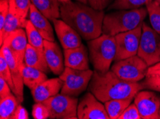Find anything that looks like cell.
<instances>
[{
	"label": "cell",
	"instance_id": "6da1fadb",
	"mask_svg": "<svg viewBox=\"0 0 160 119\" xmlns=\"http://www.w3.org/2000/svg\"><path fill=\"white\" fill-rule=\"evenodd\" d=\"M103 11H98L81 2H71L60 6V18L76 30L85 40L102 34Z\"/></svg>",
	"mask_w": 160,
	"mask_h": 119
},
{
	"label": "cell",
	"instance_id": "7a4b0ae2",
	"mask_svg": "<svg viewBox=\"0 0 160 119\" xmlns=\"http://www.w3.org/2000/svg\"><path fill=\"white\" fill-rule=\"evenodd\" d=\"M144 89L142 83L124 81L111 70L104 73L93 71L88 86L89 91L102 103L114 99H134Z\"/></svg>",
	"mask_w": 160,
	"mask_h": 119
},
{
	"label": "cell",
	"instance_id": "3957f363",
	"mask_svg": "<svg viewBox=\"0 0 160 119\" xmlns=\"http://www.w3.org/2000/svg\"><path fill=\"white\" fill-rule=\"evenodd\" d=\"M147 15V9L143 7L111 12L104 16L102 32L107 35L116 36L133 30L142 25Z\"/></svg>",
	"mask_w": 160,
	"mask_h": 119
},
{
	"label": "cell",
	"instance_id": "277c9868",
	"mask_svg": "<svg viewBox=\"0 0 160 119\" xmlns=\"http://www.w3.org/2000/svg\"><path fill=\"white\" fill-rule=\"evenodd\" d=\"M90 59L95 71L106 72L109 70L111 63L114 61L116 44L115 36L102 34L98 38L88 42Z\"/></svg>",
	"mask_w": 160,
	"mask_h": 119
},
{
	"label": "cell",
	"instance_id": "5b68a950",
	"mask_svg": "<svg viewBox=\"0 0 160 119\" xmlns=\"http://www.w3.org/2000/svg\"><path fill=\"white\" fill-rule=\"evenodd\" d=\"M91 69L78 70L65 66L59 76L62 81L61 94L74 97L78 96L88 88L93 76Z\"/></svg>",
	"mask_w": 160,
	"mask_h": 119
},
{
	"label": "cell",
	"instance_id": "8992f818",
	"mask_svg": "<svg viewBox=\"0 0 160 119\" xmlns=\"http://www.w3.org/2000/svg\"><path fill=\"white\" fill-rule=\"evenodd\" d=\"M149 66L138 55L115 62L111 70L124 81L139 82L146 78Z\"/></svg>",
	"mask_w": 160,
	"mask_h": 119
},
{
	"label": "cell",
	"instance_id": "52a82bcc",
	"mask_svg": "<svg viewBox=\"0 0 160 119\" xmlns=\"http://www.w3.org/2000/svg\"><path fill=\"white\" fill-rule=\"evenodd\" d=\"M137 55L149 66L160 62V35L145 22L142 24V32Z\"/></svg>",
	"mask_w": 160,
	"mask_h": 119
},
{
	"label": "cell",
	"instance_id": "ba28073f",
	"mask_svg": "<svg viewBox=\"0 0 160 119\" xmlns=\"http://www.w3.org/2000/svg\"><path fill=\"white\" fill-rule=\"evenodd\" d=\"M49 111L51 119L78 118L77 110L78 99L76 97L58 94L43 101Z\"/></svg>",
	"mask_w": 160,
	"mask_h": 119
},
{
	"label": "cell",
	"instance_id": "9c48e42d",
	"mask_svg": "<svg viewBox=\"0 0 160 119\" xmlns=\"http://www.w3.org/2000/svg\"><path fill=\"white\" fill-rule=\"evenodd\" d=\"M142 32V25L133 30L118 34L115 36L116 52L115 62L137 55Z\"/></svg>",
	"mask_w": 160,
	"mask_h": 119
},
{
	"label": "cell",
	"instance_id": "30bf717a",
	"mask_svg": "<svg viewBox=\"0 0 160 119\" xmlns=\"http://www.w3.org/2000/svg\"><path fill=\"white\" fill-rule=\"evenodd\" d=\"M137 106L142 119H160V96L150 91H139L134 96Z\"/></svg>",
	"mask_w": 160,
	"mask_h": 119
},
{
	"label": "cell",
	"instance_id": "8fae6325",
	"mask_svg": "<svg viewBox=\"0 0 160 119\" xmlns=\"http://www.w3.org/2000/svg\"><path fill=\"white\" fill-rule=\"evenodd\" d=\"M77 116L79 119H110L105 106L91 92L85 94L80 100Z\"/></svg>",
	"mask_w": 160,
	"mask_h": 119
},
{
	"label": "cell",
	"instance_id": "7c38bea8",
	"mask_svg": "<svg viewBox=\"0 0 160 119\" xmlns=\"http://www.w3.org/2000/svg\"><path fill=\"white\" fill-rule=\"evenodd\" d=\"M52 21L63 49L77 48L82 44L81 35L62 19H55Z\"/></svg>",
	"mask_w": 160,
	"mask_h": 119
},
{
	"label": "cell",
	"instance_id": "4fadbf2b",
	"mask_svg": "<svg viewBox=\"0 0 160 119\" xmlns=\"http://www.w3.org/2000/svg\"><path fill=\"white\" fill-rule=\"evenodd\" d=\"M3 44L6 45L10 49L16 59H18L19 64H22L28 45L26 31L24 30L22 28H19L12 31L4 39Z\"/></svg>",
	"mask_w": 160,
	"mask_h": 119
},
{
	"label": "cell",
	"instance_id": "5bb4252c",
	"mask_svg": "<svg viewBox=\"0 0 160 119\" xmlns=\"http://www.w3.org/2000/svg\"><path fill=\"white\" fill-rule=\"evenodd\" d=\"M44 54L48 67L55 75L60 74L65 69V60L59 45L55 42L44 39Z\"/></svg>",
	"mask_w": 160,
	"mask_h": 119
},
{
	"label": "cell",
	"instance_id": "9a60e30c",
	"mask_svg": "<svg viewBox=\"0 0 160 119\" xmlns=\"http://www.w3.org/2000/svg\"><path fill=\"white\" fill-rule=\"evenodd\" d=\"M1 53L5 58L7 64L10 69L12 76L14 86H15V94L14 95L19 101L22 103L23 101V94H24V82L22 76V74L19 69V64L18 59L14 57L10 49L7 47L6 45L3 44L1 46Z\"/></svg>",
	"mask_w": 160,
	"mask_h": 119
},
{
	"label": "cell",
	"instance_id": "2e32d148",
	"mask_svg": "<svg viewBox=\"0 0 160 119\" xmlns=\"http://www.w3.org/2000/svg\"><path fill=\"white\" fill-rule=\"evenodd\" d=\"M65 66L78 70L89 69L88 50L82 43L80 47L64 49Z\"/></svg>",
	"mask_w": 160,
	"mask_h": 119
},
{
	"label": "cell",
	"instance_id": "e0dca14e",
	"mask_svg": "<svg viewBox=\"0 0 160 119\" xmlns=\"http://www.w3.org/2000/svg\"><path fill=\"white\" fill-rule=\"evenodd\" d=\"M62 81L60 78L47 79L31 90L32 98L35 103L43 102L54 96L61 91Z\"/></svg>",
	"mask_w": 160,
	"mask_h": 119
},
{
	"label": "cell",
	"instance_id": "ac0fdd59",
	"mask_svg": "<svg viewBox=\"0 0 160 119\" xmlns=\"http://www.w3.org/2000/svg\"><path fill=\"white\" fill-rule=\"evenodd\" d=\"M28 16L29 20L37 29L45 40L55 42L54 32L49 19L43 15L40 11H38L32 4H31Z\"/></svg>",
	"mask_w": 160,
	"mask_h": 119
},
{
	"label": "cell",
	"instance_id": "d6986e66",
	"mask_svg": "<svg viewBox=\"0 0 160 119\" xmlns=\"http://www.w3.org/2000/svg\"><path fill=\"white\" fill-rule=\"evenodd\" d=\"M26 21L23 20L17 9L14 0H9V9L7 14L4 28L0 31V43L1 46L9 34L18 30L19 28H25Z\"/></svg>",
	"mask_w": 160,
	"mask_h": 119
},
{
	"label": "cell",
	"instance_id": "ffe728a7",
	"mask_svg": "<svg viewBox=\"0 0 160 119\" xmlns=\"http://www.w3.org/2000/svg\"><path fill=\"white\" fill-rule=\"evenodd\" d=\"M24 84L30 90L48 79L45 72L35 68L29 66L25 62L19 65Z\"/></svg>",
	"mask_w": 160,
	"mask_h": 119
},
{
	"label": "cell",
	"instance_id": "44dd1931",
	"mask_svg": "<svg viewBox=\"0 0 160 119\" xmlns=\"http://www.w3.org/2000/svg\"><path fill=\"white\" fill-rule=\"evenodd\" d=\"M24 62L29 66L35 68L45 73L49 71V67L46 62L44 51H40L28 43Z\"/></svg>",
	"mask_w": 160,
	"mask_h": 119
},
{
	"label": "cell",
	"instance_id": "7402d4cb",
	"mask_svg": "<svg viewBox=\"0 0 160 119\" xmlns=\"http://www.w3.org/2000/svg\"><path fill=\"white\" fill-rule=\"evenodd\" d=\"M38 11L49 20L60 17V3L58 0H30Z\"/></svg>",
	"mask_w": 160,
	"mask_h": 119
},
{
	"label": "cell",
	"instance_id": "603a6c76",
	"mask_svg": "<svg viewBox=\"0 0 160 119\" xmlns=\"http://www.w3.org/2000/svg\"><path fill=\"white\" fill-rule=\"evenodd\" d=\"M133 99H114L104 103L106 112L110 119H118Z\"/></svg>",
	"mask_w": 160,
	"mask_h": 119
},
{
	"label": "cell",
	"instance_id": "cb8c5ba5",
	"mask_svg": "<svg viewBox=\"0 0 160 119\" xmlns=\"http://www.w3.org/2000/svg\"><path fill=\"white\" fill-rule=\"evenodd\" d=\"M21 103L14 94L0 99V118L12 119L16 109Z\"/></svg>",
	"mask_w": 160,
	"mask_h": 119
},
{
	"label": "cell",
	"instance_id": "d4e9b609",
	"mask_svg": "<svg viewBox=\"0 0 160 119\" xmlns=\"http://www.w3.org/2000/svg\"><path fill=\"white\" fill-rule=\"evenodd\" d=\"M25 28L29 44L39 50L44 51V39L30 20H27Z\"/></svg>",
	"mask_w": 160,
	"mask_h": 119
},
{
	"label": "cell",
	"instance_id": "484cf974",
	"mask_svg": "<svg viewBox=\"0 0 160 119\" xmlns=\"http://www.w3.org/2000/svg\"><path fill=\"white\" fill-rule=\"evenodd\" d=\"M153 0H114L110 6L111 9L118 10H130L141 8L147 5Z\"/></svg>",
	"mask_w": 160,
	"mask_h": 119
},
{
	"label": "cell",
	"instance_id": "4316f807",
	"mask_svg": "<svg viewBox=\"0 0 160 119\" xmlns=\"http://www.w3.org/2000/svg\"><path fill=\"white\" fill-rule=\"evenodd\" d=\"M146 7L152 28L160 35V4L154 0Z\"/></svg>",
	"mask_w": 160,
	"mask_h": 119
},
{
	"label": "cell",
	"instance_id": "83f0119b",
	"mask_svg": "<svg viewBox=\"0 0 160 119\" xmlns=\"http://www.w3.org/2000/svg\"><path fill=\"white\" fill-rule=\"evenodd\" d=\"M0 76L3 78L10 86L13 94H15V86H14L12 76L10 69L7 64L5 58L1 53L0 55Z\"/></svg>",
	"mask_w": 160,
	"mask_h": 119
},
{
	"label": "cell",
	"instance_id": "f1b7e54d",
	"mask_svg": "<svg viewBox=\"0 0 160 119\" xmlns=\"http://www.w3.org/2000/svg\"><path fill=\"white\" fill-rule=\"evenodd\" d=\"M32 115L35 119H47L49 118V111L43 102H38L33 105Z\"/></svg>",
	"mask_w": 160,
	"mask_h": 119
},
{
	"label": "cell",
	"instance_id": "f546056e",
	"mask_svg": "<svg viewBox=\"0 0 160 119\" xmlns=\"http://www.w3.org/2000/svg\"><path fill=\"white\" fill-rule=\"evenodd\" d=\"M14 1L15 2L16 7L21 17L23 19V20H28L27 16L29 14L31 4H32L30 0H14Z\"/></svg>",
	"mask_w": 160,
	"mask_h": 119
},
{
	"label": "cell",
	"instance_id": "4dcf8cb0",
	"mask_svg": "<svg viewBox=\"0 0 160 119\" xmlns=\"http://www.w3.org/2000/svg\"><path fill=\"white\" fill-rule=\"evenodd\" d=\"M139 111L138 110L137 106L134 103L130 104L128 107L125 109L123 113L120 116L118 119H142Z\"/></svg>",
	"mask_w": 160,
	"mask_h": 119
},
{
	"label": "cell",
	"instance_id": "1f68e13d",
	"mask_svg": "<svg viewBox=\"0 0 160 119\" xmlns=\"http://www.w3.org/2000/svg\"><path fill=\"white\" fill-rule=\"evenodd\" d=\"M142 84L144 89L160 92V76H146Z\"/></svg>",
	"mask_w": 160,
	"mask_h": 119
},
{
	"label": "cell",
	"instance_id": "d6a6232c",
	"mask_svg": "<svg viewBox=\"0 0 160 119\" xmlns=\"http://www.w3.org/2000/svg\"><path fill=\"white\" fill-rule=\"evenodd\" d=\"M9 9V0H0V31L4 28Z\"/></svg>",
	"mask_w": 160,
	"mask_h": 119
},
{
	"label": "cell",
	"instance_id": "836d02e7",
	"mask_svg": "<svg viewBox=\"0 0 160 119\" xmlns=\"http://www.w3.org/2000/svg\"><path fill=\"white\" fill-rule=\"evenodd\" d=\"M90 7L98 11H103L113 0H87Z\"/></svg>",
	"mask_w": 160,
	"mask_h": 119
},
{
	"label": "cell",
	"instance_id": "e575fe53",
	"mask_svg": "<svg viewBox=\"0 0 160 119\" xmlns=\"http://www.w3.org/2000/svg\"><path fill=\"white\" fill-rule=\"evenodd\" d=\"M12 89L7 82L3 78L0 76V99L5 98V97L11 95Z\"/></svg>",
	"mask_w": 160,
	"mask_h": 119
},
{
	"label": "cell",
	"instance_id": "d590c367",
	"mask_svg": "<svg viewBox=\"0 0 160 119\" xmlns=\"http://www.w3.org/2000/svg\"><path fill=\"white\" fill-rule=\"evenodd\" d=\"M29 115L26 109L22 106L20 104L18 106V108L16 109L15 112L12 119H28Z\"/></svg>",
	"mask_w": 160,
	"mask_h": 119
},
{
	"label": "cell",
	"instance_id": "8d00e7d4",
	"mask_svg": "<svg viewBox=\"0 0 160 119\" xmlns=\"http://www.w3.org/2000/svg\"><path fill=\"white\" fill-rule=\"evenodd\" d=\"M147 76H160V62L149 67Z\"/></svg>",
	"mask_w": 160,
	"mask_h": 119
},
{
	"label": "cell",
	"instance_id": "74e56055",
	"mask_svg": "<svg viewBox=\"0 0 160 119\" xmlns=\"http://www.w3.org/2000/svg\"><path fill=\"white\" fill-rule=\"evenodd\" d=\"M58 2H60L61 4H68L69 2H72V0H58Z\"/></svg>",
	"mask_w": 160,
	"mask_h": 119
},
{
	"label": "cell",
	"instance_id": "f35d334b",
	"mask_svg": "<svg viewBox=\"0 0 160 119\" xmlns=\"http://www.w3.org/2000/svg\"><path fill=\"white\" fill-rule=\"evenodd\" d=\"M76 1L81 2V3H83V4H88V1H87V0H76Z\"/></svg>",
	"mask_w": 160,
	"mask_h": 119
},
{
	"label": "cell",
	"instance_id": "ab89813d",
	"mask_svg": "<svg viewBox=\"0 0 160 119\" xmlns=\"http://www.w3.org/2000/svg\"><path fill=\"white\" fill-rule=\"evenodd\" d=\"M155 1H157V2H158V3L160 4V0H155Z\"/></svg>",
	"mask_w": 160,
	"mask_h": 119
},
{
	"label": "cell",
	"instance_id": "60d3db41",
	"mask_svg": "<svg viewBox=\"0 0 160 119\" xmlns=\"http://www.w3.org/2000/svg\"><path fill=\"white\" fill-rule=\"evenodd\" d=\"M159 118H160V109H159Z\"/></svg>",
	"mask_w": 160,
	"mask_h": 119
}]
</instances>
